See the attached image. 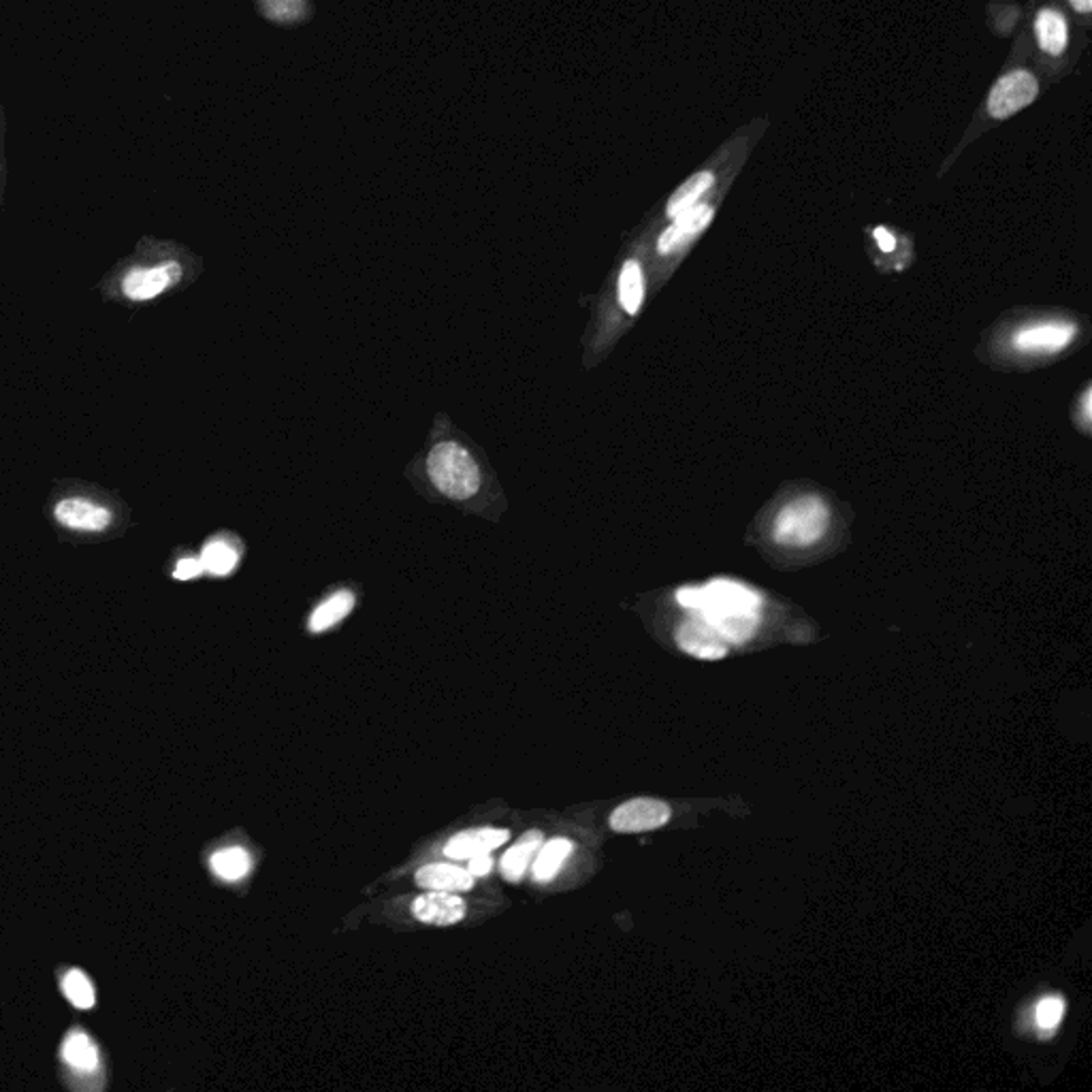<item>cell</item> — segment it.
Masks as SVG:
<instances>
[{
    "label": "cell",
    "mask_w": 1092,
    "mask_h": 1092,
    "mask_svg": "<svg viewBox=\"0 0 1092 1092\" xmlns=\"http://www.w3.org/2000/svg\"><path fill=\"white\" fill-rule=\"evenodd\" d=\"M1063 1014H1065V1001L1061 997H1056V994H1052V997H1046L1037 1005V1024H1039V1028L1052 1033V1030L1061 1024Z\"/></svg>",
    "instance_id": "cell-24"
},
{
    "label": "cell",
    "mask_w": 1092,
    "mask_h": 1092,
    "mask_svg": "<svg viewBox=\"0 0 1092 1092\" xmlns=\"http://www.w3.org/2000/svg\"><path fill=\"white\" fill-rule=\"evenodd\" d=\"M510 838L506 828H472V831L459 832L444 845V856L451 860H467L476 854H489L501 847Z\"/></svg>",
    "instance_id": "cell-12"
},
{
    "label": "cell",
    "mask_w": 1092,
    "mask_h": 1092,
    "mask_svg": "<svg viewBox=\"0 0 1092 1092\" xmlns=\"http://www.w3.org/2000/svg\"><path fill=\"white\" fill-rule=\"evenodd\" d=\"M715 184V175L711 171H700L691 175L688 182H683L675 195L670 197L668 206H666V214L670 218H677L679 214H683L686 210L693 208L695 203H700V199L709 192Z\"/></svg>",
    "instance_id": "cell-17"
},
{
    "label": "cell",
    "mask_w": 1092,
    "mask_h": 1092,
    "mask_svg": "<svg viewBox=\"0 0 1092 1092\" xmlns=\"http://www.w3.org/2000/svg\"><path fill=\"white\" fill-rule=\"evenodd\" d=\"M431 483L442 496L454 501H465L478 494L480 470L465 447L457 442H440L427 457Z\"/></svg>",
    "instance_id": "cell-1"
},
{
    "label": "cell",
    "mask_w": 1092,
    "mask_h": 1092,
    "mask_svg": "<svg viewBox=\"0 0 1092 1092\" xmlns=\"http://www.w3.org/2000/svg\"><path fill=\"white\" fill-rule=\"evenodd\" d=\"M465 901L457 892L429 890L412 903V916L429 926H454L465 918Z\"/></svg>",
    "instance_id": "cell-10"
},
{
    "label": "cell",
    "mask_w": 1092,
    "mask_h": 1092,
    "mask_svg": "<svg viewBox=\"0 0 1092 1092\" xmlns=\"http://www.w3.org/2000/svg\"><path fill=\"white\" fill-rule=\"evenodd\" d=\"M54 517L60 525L67 527V530L88 532V534L105 532L114 521V514L110 508L101 506V503H94L92 499L86 498H69L58 501V506L54 508Z\"/></svg>",
    "instance_id": "cell-8"
},
{
    "label": "cell",
    "mask_w": 1092,
    "mask_h": 1092,
    "mask_svg": "<svg viewBox=\"0 0 1092 1092\" xmlns=\"http://www.w3.org/2000/svg\"><path fill=\"white\" fill-rule=\"evenodd\" d=\"M572 849L574 845L572 841H568V838H553V841H546L540 845L532 869L534 879L540 883H548L561 871L563 862L568 860Z\"/></svg>",
    "instance_id": "cell-16"
},
{
    "label": "cell",
    "mask_w": 1092,
    "mask_h": 1092,
    "mask_svg": "<svg viewBox=\"0 0 1092 1092\" xmlns=\"http://www.w3.org/2000/svg\"><path fill=\"white\" fill-rule=\"evenodd\" d=\"M491 869H494V858L489 854H476L467 858V871H470L472 878H485V875L491 873Z\"/></svg>",
    "instance_id": "cell-26"
},
{
    "label": "cell",
    "mask_w": 1092,
    "mask_h": 1092,
    "mask_svg": "<svg viewBox=\"0 0 1092 1092\" xmlns=\"http://www.w3.org/2000/svg\"><path fill=\"white\" fill-rule=\"evenodd\" d=\"M670 820V807L655 798H634L623 802L610 815V828L615 832H649L666 826Z\"/></svg>",
    "instance_id": "cell-6"
},
{
    "label": "cell",
    "mask_w": 1092,
    "mask_h": 1092,
    "mask_svg": "<svg viewBox=\"0 0 1092 1092\" xmlns=\"http://www.w3.org/2000/svg\"><path fill=\"white\" fill-rule=\"evenodd\" d=\"M762 599L749 587L719 579L700 587V604L695 608L698 615L715 613H760Z\"/></svg>",
    "instance_id": "cell-4"
},
{
    "label": "cell",
    "mask_w": 1092,
    "mask_h": 1092,
    "mask_svg": "<svg viewBox=\"0 0 1092 1092\" xmlns=\"http://www.w3.org/2000/svg\"><path fill=\"white\" fill-rule=\"evenodd\" d=\"M353 606H355V595L351 592L333 593L318 608H314V613L309 615V621H308L309 632L320 634V632L333 628L335 623H340L346 615H351Z\"/></svg>",
    "instance_id": "cell-18"
},
{
    "label": "cell",
    "mask_w": 1092,
    "mask_h": 1092,
    "mask_svg": "<svg viewBox=\"0 0 1092 1092\" xmlns=\"http://www.w3.org/2000/svg\"><path fill=\"white\" fill-rule=\"evenodd\" d=\"M63 1059L67 1065H71L77 1071H92L96 1069V1065H99V1054H96V1048L92 1046V1041L81 1033H73L65 1041Z\"/></svg>",
    "instance_id": "cell-22"
},
{
    "label": "cell",
    "mask_w": 1092,
    "mask_h": 1092,
    "mask_svg": "<svg viewBox=\"0 0 1092 1092\" xmlns=\"http://www.w3.org/2000/svg\"><path fill=\"white\" fill-rule=\"evenodd\" d=\"M1035 39L1041 52L1048 56H1061L1069 43V28L1067 20L1056 9H1041L1035 18Z\"/></svg>",
    "instance_id": "cell-14"
},
{
    "label": "cell",
    "mask_w": 1092,
    "mask_h": 1092,
    "mask_svg": "<svg viewBox=\"0 0 1092 1092\" xmlns=\"http://www.w3.org/2000/svg\"><path fill=\"white\" fill-rule=\"evenodd\" d=\"M1082 423L1088 429V425H1090V389L1084 391V398H1082Z\"/></svg>",
    "instance_id": "cell-28"
},
{
    "label": "cell",
    "mask_w": 1092,
    "mask_h": 1092,
    "mask_svg": "<svg viewBox=\"0 0 1092 1092\" xmlns=\"http://www.w3.org/2000/svg\"><path fill=\"white\" fill-rule=\"evenodd\" d=\"M873 235H875V239H878V244H879V248H881L883 252H892V250L896 248V239H894V235H892L890 231H887V229H883V226H878V229H875Z\"/></svg>",
    "instance_id": "cell-27"
},
{
    "label": "cell",
    "mask_w": 1092,
    "mask_h": 1092,
    "mask_svg": "<svg viewBox=\"0 0 1092 1092\" xmlns=\"http://www.w3.org/2000/svg\"><path fill=\"white\" fill-rule=\"evenodd\" d=\"M831 525V510L818 496H800L779 510L773 525L775 543L783 546H811Z\"/></svg>",
    "instance_id": "cell-2"
},
{
    "label": "cell",
    "mask_w": 1092,
    "mask_h": 1092,
    "mask_svg": "<svg viewBox=\"0 0 1092 1092\" xmlns=\"http://www.w3.org/2000/svg\"><path fill=\"white\" fill-rule=\"evenodd\" d=\"M672 220L675 222L659 235V242H657L659 255H672V252H677L679 248L686 246L689 239L700 235L713 220V208L706 206V203H695L693 208L679 214L677 218Z\"/></svg>",
    "instance_id": "cell-11"
},
{
    "label": "cell",
    "mask_w": 1092,
    "mask_h": 1092,
    "mask_svg": "<svg viewBox=\"0 0 1092 1092\" xmlns=\"http://www.w3.org/2000/svg\"><path fill=\"white\" fill-rule=\"evenodd\" d=\"M416 883L427 890L440 892H470L474 887V878L467 869H459L454 864H425L416 871Z\"/></svg>",
    "instance_id": "cell-13"
},
{
    "label": "cell",
    "mask_w": 1092,
    "mask_h": 1092,
    "mask_svg": "<svg viewBox=\"0 0 1092 1092\" xmlns=\"http://www.w3.org/2000/svg\"><path fill=\"white\" fill-rule=\"evenodd\" d=\"M63 992L65 997L73 1003L77 1010H90L94 1005V990L90 979L79 973V971H71L63 979Z\"/></svg>",
    "instance_id": "cell-23"
},
{
    "label": "cell",
    "mask_w": 1092,
    "mask_h": 1092,
    "mask_svg": "<svg viewBox=\"0 0 1092 1092\" xmlns=\"http://www.w3.org/2000/svg\"><path fill=\"white\" fill-rule=\"evenodd\" d=\"M677 644L686 653L698 659H711V662L722 659L728 653V642L724 641V636L700 615L681 623V628L677 630Z\"/></svg>",
    "instance_id": "cell-9"
},
{
    "label": "cell",
    "mask_w": 1092,
    "mask_h": 1092,
    "mask_svg": "<svg viewBox=\"0 0 1092 1092\" xmlns=\"http://www.w3.org/2000/svg\"><path fill=\"white\" fill-rule=\"evenodd\" d=\"M540 845H543V832L540 831H530L525 832L517 843H514L506 854H503L499 867H501V875L503 879H508L512 883H517L523 879V875L530 869V864L534 862L536 854Z\"/></svg>",
    "instance_id": "cell-15"
},
{
    "label": "cell",
    "mask_w": 1092,
    "mask_h": 1092,
    "mask_svg": "<svg viewBox=\"0 0 1092 1092\" xmlns=\"http://www.w3.org/2000/svg\"><path fill=\"white\" fill-rule=\"evenodd\" d=\"M1075 331V325L1069 320H1039L1018 329L1014 335V346L1020 353L1028 355L1061 353L1063 348L1073 342Z\"/></svg>",
    "instance_id": "cell-5"
},
{
    "label": "cell",
    "mask_w": 1092,
    "mask_h": 1092,
    "mask_svg": "<svg viewBox=\"0 0 1092 1092\" xmlns=\"http://www.w3.org/2000/svg\"><path fill=\"white\" fill-rule=\"evenodd\" d=\"M1039 81L1026 69H1016L1005 73L994 83L988 94V114L994 119H1007L1022 112L1037 99Z\"/></svg>",
    "instance_id": "cell-3"
},
{
    "label": "cell",
    "mask_w": 1092,
    "mask_h": 1092,
    "mask_svg": "<svg viewBox=\"0 0 1092 1092\" xmlns=\"http://www.w3.org/2000/svg\"><path fill=\"white\" fill-rule=\"evenodd\" d=\"M1069 5L1082 16H1088L1092 11V0H1069Z\"/></svg>",
    "instance_id": "cell-29"
},
{
    "label": "cell",
    "mask_w": 1092,
    "mask_h": 1092,
    "mask_svg": "<svg viewBox=\"0 0 1092 1092\" xmlns=\"http://www.w3.org/2000/svg\"><path fill=\"white\" fill-rule=\"evenodd\" d=\"M644 302V275L639 261H628L619 273V304L628 314H639Z\"/></svg>",
    "instance_id": "cell-19"
},
{
    "label": "cell",
    "mask_w": 1092,
    "mask_h": 1092,
    "mask_svg": "<svg viewBox=\"0 0 1092 1092\" xmlns=\"http://www.w3.org/2000/svg\"><path fill=\"white\" fill-rule=\"evenodd\" d=\"M199 559L206 572L214 576H226L235 570L239 555L229 543H224V540H212V543L203 546Z\"/></svg>",
    "instance_id": "cell-21"
},
{
    "label": "cell",
    "mask_w": 1092,
    "mask_h": 1092,
    "mask_svg": "<svg viewBox=\"0 0 1092 1092\" xmlns=\"http://www.w3.org/2000/svg\"><path fill=\"white\" fill-rule=\"evenodd\" d=\"M179 278H182V267L175 261L156 267H135L124 275L122 293L130 302H150V299L169 291Z\"/></svg>",
    "instance_id": "cell-7"
},
{
    "label": "cell",
    "mask_w": 1092,
    "mask_h": 1092,
    "mask_svg": "<svg viewBox=\"0 0 1092 1092\" xmlns=\"http://www.w3.org/2000/svg\"><path fill=\"white\" fill-rule=\"evenodd\" d=\"M203 572H206V568H203L201 559L184 557V559L177 561V566L173 570V579L175 581H192V579H197V576H201Z\"/></svg>",
    "instance_id": "cell-25"
},
{
    "label": "cell",
    "mask_w": 1092,
    "mask_h": 1092,
    "mask_svg": "<svg viewBox=\"0 0 1092 1092\" xmlns=\"http://www.w3.org/2000/svg\"><path fill=\"white\" fill-rule=\"evenodd\" d=\"M250 856L242 847H229L220 849L212 856V871L218 875L224 881H237L248 875L250 871Z\"/></svg>",
    "instance_id": "cell-20"
}]
</instances>
